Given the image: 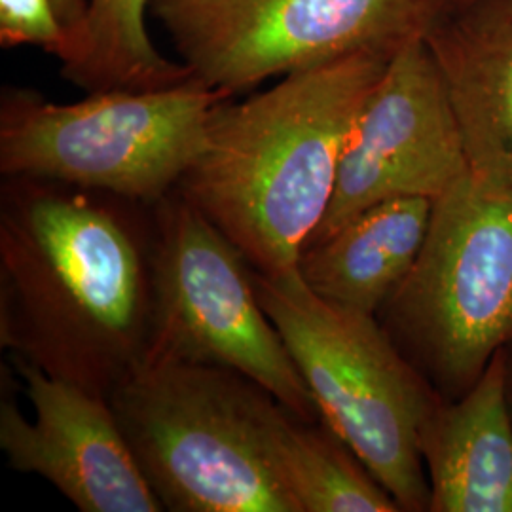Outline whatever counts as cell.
Masks as SVG:
<instances>
[{
	"label": "cell",
	"instance_id": "6da1fadb",
	"mask_svg": "<svg viewBox=\"0 0 512 512\" xmlns=\"http://www.w3.org/2000/svg\"><path fill=\"white\" fill-rule=\"evenodd\" d=\"M154 304V213L73 184L4 177L0 346L109 399L143 363Z\"/></svg>",
	"mask_w": 512,
	"mask_h": 512
},
{
	"label": "cell",
	"instance_id": "7a4b0ae2",
	"mask_svg": "<svg viewBox=\"0 0 512 512\" xmlns=\"http://www.w3.org/2000/svg\"><path fill=\"white\" fill-rule=\"evenodd\" d=\"M393 55L363 50L294 71L213 112L177 192L262 275L291 272L329 209L342 154Z\"/></svg>",
	"mask_w": 512,
	"mask_h": 512
},
{
	"label": "cell",
	"instance_id": "3957f363",
	"mask_svg": "<svg viewBox=\"0 0 512 512\" xmlns=\"http://www.w3.org/2000/svg\"><path fill=\"white\" fill-rule=\"evenodd\" d=\"M164 511L298 512L275 476L281 403L236 370L141 363L109 397Z\"/></svg>",
	"mask_w": 512,
	"mask_h": 512
},
{
	"label": "cell",
	"instance_id": "277c9868",
	"mask_svg": "<svg viewBox=\"0 0 512 512\" xmlns=\"http://www.w3.org/2000/svg\"><path fill=\"white\" fill-rule=\"evenodd\" d=\"M256 294L321 418L404 512H429L420 433L442 403L376 315L323 300L298 270L262 275Z\"/></svg>",
	"mask_w": 512,
	"mask_h": 512
},
{
	"label": "cell",
	"instance_id": "5b68a950",
	"mask_svg": "<svg viewBox=\"0 0 512 512\" xmlns=\"http://www.w3.org/2000/svg\"><path fill=\"white\" fill-rule=\"evenodd\" d=\"M442 399H458L512 346V186L473 171L433 202L427 238L378 313Z\"/></svg>",
	"mask_w": 512,
	"mask_h": 512
},
{
	"label": "cell",
	"instance_id": "8992f818",
	"mask_svg": "<svg viewBox=\"0 0 512 512\" xmlns=\"http://www.w3.org/2000/svg\"><path fill=\"white\" fill-rule=\"evenodd\" d=\"M232 97L196 78L164 90L88 93L76 103L6 86L0 93V173L152 207L181 183L213 112Z\"/></svg>",
	"mask_w": 512,
	"mask_h": 512
},
{
	"label": "cell",
	"instance_id": "52a82bcc",
	"mask_svg": "<svg viewBox=\"0 0 512 512\" xmlns=\"http://www.w3.org/2000/svg\"><path fill=\"white\" fill-rule=\"evenodd\" d=\"M152 213L154 304L143 363L230 368L300 420H323L232 239L177 190Z\"/></svg>",
	"mask_w": 512,
	"mask_h": 512
},
{
	"label": "cell",
	"instance_id": "ba28073f",
	"mask_svg": "<svg viewBox=\"0 0 512 512\" xmlns=\"http://www.w3.org/2000/svg\"><path fill=\"white\" fill-rule=\"evenodd\" d=\"M454 0H150L179 61L205 86L251 92L363 50L395 55Z\"/></svg>",
	"mask_w": 512,
	"mask_h": 512
},
{
	"label": "cell",
	"instance_id": "9c48e42d",
	"mask_svg": "<svg viewBox=\"0 0 512 512\" xmlns=\"http://www.w3.org/2000/svg\"><path fill=\"white\" fill-rule=\"evenodd\" d=\"M471 173L446 80L425 38L391 57L342 154L329 209L310 241L395 198L439 200ZM306 243V245H308Z\"/></svg>",
	"mask_w": 512,
	"mask_h": 512
},
{
	"label": "cell",
	"instance_id": "30bf717a",
	"mask_svg": "<svg viewBox=\"0 0 512 512\" xmlns=\"http://www.w3.org/2000/svg\"><path fill=\"white\" fill-rule=\"evenodd\" d=\"M35 418L12 391L0 401V450L8 465L50 482L82 512H160L109 399L8 357Z\"/></svg>",
	"mask_w": 512,
	"mask_h": 512
},
{
	"label": "cell",
	"instance_id": "8fae6325",
	"mask_svg": "<svg viewBox=\"0 0 512 512\" xmlns=\"http://www.w3.org/2000/svg\"><path fill=\"white\" fill-rule=\"evenodd\" d=\"M425 42L446 80L471 171L512 186V0H461Z\"/></svg>",
	"mask_w": 512,
	"mask_h": 512
},
{
	"label": "cell",
	"instance_id": "7c38bea8",
	"mask_svg": "<svg viewBox=\"0 0 512 512\" xmlns=\"http://www.w3.org/2000/svg\"><path fill=\"white\" fill-rule=\"evenodd\" d=\"M429 512H512V408L505 351L469 391L437 406L420 433Z\"/></svg>",
	"mask_w": 512,
	"mask_h": 512
},
{
	"label": "cell",
	"instance_id": "4fadbf2b",
	"mask_svg": "<svg viewBox=\"0 0 512 512\" xmlns=\"http://www.w3.org/2000/svg\"><path fill=\"white\" fill-rule=\"evenodd\" d=\"M431 213L433 202L427 198L376 203L336 232L308 243L296 270L323 300L378 317L414 268Z\"/></svg>",
	"mask_w": 512,
	"mask_h": 512
},
{
	"label": "cell",
	"instance_id": "5bb4252c",
	"mask_svg": "<svg viewBox=\"0 0 512 512\" xmlns=\"http://www.w3.org/2000/svg\"><path fill=\"white\" fill-rule=\"evenodd\" d=\"M275 476L298 512H401L393 495L325 421L283 404L270 429Z\"/></svg>",
	"mask_w": 512,
	"mask_h": 512
},
{
	"label": "cell",
	"instance_id": "9a60e30c",
	"mask_svg": "<svg viewBox=\"0 0 512 512\" xmlns=\"http://www.w3.org/2000/svg\"><path fill=\"white\" fill-rule=\"evenodd\" d=\"M150 0H90L84 27L61 63V76L86 93L148 92L194 76L162 54L148 35Z\"/></svg>",
	"mask_w": 512,
	"mask_h": 512
},
{
	"label": "cell",
	"instance_id": "2e32d148",
	"mask_svg": "<svg viewBox=\"0 0 512 512\" xmlns=\"http://www.w3.org/2000/svg\"><path fill=\"white\" fill-rule=\"evenodd\" d=\"M0 44L2 48L35 46L61 59L69 33L52 0H0Z\"/></svg>",
	"mask_w": 512,
	"mask_h": 512
},
{
	"label": "cell",
	"instance_id": "e0dca14e",
	"mask_svg": "<svg viewBox=\"0 0 512 512\" xmlns=\"http://www.w3.org/2000/svg\"><path fill=\"white\" fill-rule=\"evenodd\" d=\"M54 2L55 14L59 21L63 23V27L67 29L69 33V44H67V52L63 54H69L71 46H73L74 40L78 37L80 29L84 27L86 18H88V10H90V0H52ZM61 57V59H63ZM59 59V61H61Z\"/></svg>",
	"mask_w": 512,
	"mask_h": 512
},
{
	"label": "cell",
	"instance_id": "ac0fdd59",
	"mask_svg": "<svg viewBox=\"0 0 512 512\" xmlns=\"http://www.w3.org/2000/svg\"><path fill=\"white\" fill-rule=\"evenodd\" d=\"M505 366H507V395L512 408V346L505 349Z\"/></svg>",
	"mask_w": 512,
	"mask_h": 512
},
{
	"label": "cell",
	"instance_id": "d6986e66",
	"mask_svg": "<svg viewBox=\"0 0 512 512\" xmlns=\"http://www.w3.org/2000/svg\"><path fill=\"white\" fill-rule=\"evenodd\" d=\"M454 2H461V0H454Z\"/></svg>",
	"mask_w": 512,
	"mask_h": 512
}]
</instances>
